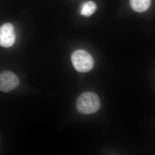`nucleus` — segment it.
Masks as SVG:
<instances>
[{
	"mask_svg": "<svg viewBox=\"0 0 155 155\" xmlns=\"http://www.w3.org/2000/svg\"><path fill=\"white\" fill-rule=\"evenodd\" d=\"M16 34L14 26L10 23H5L0 27V46L10 48L14 44Z\"/></svg>",
	"mask_w": 155,
	"mask_h": 155,
	"instance_id": "4",
	"label": "nucleus"
},
{
	"mask_svg": "<svg viewBox=\"0 0 155 155\" xmlns=\"http://www.w3.org/2000/svg\"><path fill=\"white\" fill-rule=\"evenodd\" d=\"M71 61L73 67L78 72H88L94 65V61L91 55L83 50H76L72 53Z\"/></svg>",
	"mask_w": 155,
	"mask_h": 155,
	"instance_id": "2",
	"label": "nucleus"
},
{
	"mask_svg": "<svg viewBox=\"0 0 155 155\" xmlns=\"http://www.w3.org/2000/svg\"><path fill=\"white\" fill-rule=\"evenodd\" d=\"M76 106L77 110L81 114H93L100 109L101 100L94 93L85 92L78 98Z\"/></svg>",
	"mask_w": 155,
	"mask_h": 155,
	"instance_id": "1",
	"label": "nucleus"
},
{
	"mask_svg": "<svg viewBox=\"0 0 155 155\" xmlns=\"http://www.w3.org/2000/svg\"><path fill=\"white\" fill-rule=\"evenodd\" d=\"M151 0H130V7L137 12H145L150 6Z\"/></svg>",
	"mask_w": 155,
	"mask_h": 155,
	"instance_id": "5",
	"label": "nucleus"
},
{
	"mask_svg": "<svg viewBox=\"0 0 155 155\" xmlns=\"http://www.w3.org/2000/svg\"><path fill=\"white\" fill-rule=\"evenodd\" d=\"M20 81L16 74L9 71L0 73V91L4 92L11 91L19 86Z\"/></svg>",
	"mask_w": 155,
	"mask_h": 155,
	"instance_id": "3",
	"label": "nucleus"
},
{
	"mask_svg": "<svg viewBox=\"0 0 155 155\" xmlns=\"http://www.w3.org/2000/svg\"><path fill=\"white\" fill-rule=\"evenodd\" d=\"M97 6L92 1H88L84 3L81 8V14L82 16L88 17L91 16L96 11Z\"/></svg>",
	"mask_w": 155,
	"mask_h": 155,
	"instance_id": "6",
	"label": "nucleus"
}]
</instances>
